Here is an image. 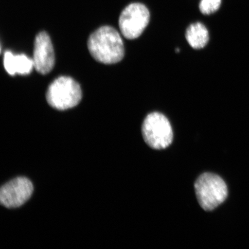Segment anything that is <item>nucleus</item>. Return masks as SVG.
Segmentation results:
<instances>
[{"label": "nucleus", "instance_id": "1", "mask_svg": "<svg viewBox=\"0 0 249 249\" xmlns=\"http://www.w3.org/2000/svg\"><path fill=\"white\" fill-rule=\"evenodd\" d=\"M87 45L92 57L101 63L116 64L124 57L122 38L111 26H103L95 31L90 35Z\"/></svg>", "mask_w": 249, "mask_h": 249}, {"label": "nucleus", "instance_id": "2", "mask_svg": "<svg viewBox=\"0 0 249 249\" xmlns=\"http://www.w3.org/2000/svg\"><path fill=\"white\" fill-rule=\"evenodd\" d=\"M195 189L199 204L206 211L215 209L226 200L228 195L225 181L213 173L201 174L196 180Z\"/></svg>", "mask_w": 249, "mask_h": 249}, {"label": "nucleus", "instance_id": "3", "mask_svg": "<svg viewBox=\"0 0 249 249\" xmlns=\"http://www.w3.org/2000/svg\"><path fill=\"white\" fill-rule=\"evenodd\" d=\"M49 105L59 110H65L76 107L82 98L79 84L70 77L61 76L49 86L46 92Z\"/></svg>", "mask_w": 249, "mask_h": 249}, {"label": "nucleus", "instance_id": "4", "mask_svg": "<svg viewBox=\"0 0 249 249\" xmlns=\"http://www.w3.org/2000/svg\"><path fill=\"white\" fill-rule=\"evenodd\" d=\"M142 130L143 139L152 148L165 149L173 142V132L170 121L158 112L149 114L145 117Z\"/></svg>", "mask_w": 249, "mask_h": 249}, {"label": "nucleus", "instance_id": "5", "mask_svg": "<svg viewBox=\"0 0 249 249\" xmlns=\"http://www.w3.org/2000/svg\"><path fill=\"white\" fill-rule=\"evenodd\" d=\"M150 14L144 4L132 3L124 9L119 18V27L124 38H139L148 25Z\"/></svg>", "mask_w": 249, "mask_h": 249}, {"label": "nucleus", "instance_id": "6", "mask_svg": "<svg viewBox=\"0 0 249 249\" xmlns=\"http://www.w3.org/2000/svg\"><path fill=\"white\" fill-rule=\"evenodd\" d=\"M33 191V183L29 179L18 177L1 187L0 201L8 208L19 207L29 200Z\"/></svg>", "mask_w": 249, "mask_h": 249}, {"label": "nucleus", "instance_id": "7", "mask_svg": "<svg viewBox=\"0 0 249 249\" xmlns=\"http://www.w3.org/2000/svg\"><path fill=\"white\" fill-rule=\"evenodd\" d=\"M33 60L34 68L40 74H48L53 68L55 54L53 46L48 33L40 32L36 36Z\"/></svg>", "mask_w": 249, "mask_h": 249}, {"label": "nucleus", "instance_id": "8", "mask_svg": "<svg viewBox=\"0 0 249 249\" xmlns=\"http://www.w3.org/2000/svg\"><path fill=\"white\" fill-rule=\"evenodd\" d=\"M3 62L5 70L12 76L17 73L29 74L34 68L33 59L23 54L15 55L9 51L5 53Z\"/></svg>", "mask_w": 249, "mask_h": 249}, {"label": "nucleus", "instance_id": "9", "mask_svg": "<svg viewBox=\"0 0 249 249\" xmlns=\"http://www.w3.org/2000/svg\"><path fill=\"white\" fill-rule=\"evenodd\" d=\"M187 41L195 49H201L209 41V33L204 25L197 22L190 25L185 34Z\"/></svg>", "mask_w": 249, "mask_h": 249}, {"label": "nucleus", "instance_id": "10", "mask_svg": "<svg viewBox=\"0 0 249 249\" xmlns=\"http://www.w3.org/2000/svg\"><path fill=\"white\" fill-rule=\"evenodd\" d=\"M222 0H201L199 8L202 14L210 15L219 9Z\"/></svg>", "mask_w": 249, "mask_h": 249}]
</instances>
